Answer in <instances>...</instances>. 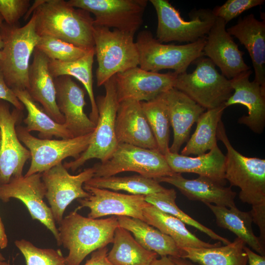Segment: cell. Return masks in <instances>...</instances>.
<instances>
[{"label": "cell", "instance_id": "cell-1", "mask_svg": "<svg viewBox=\"0 0 265 265\" xmlns=\"http://www.w3.org/2000/svg\"><path fill=\"white\" fill-rule=\"evenodd\" d=\"M217 139L227 150L225 178L230 186L240 189V201L251 206L253 222L260 230V238L265 244V159L248 157L237 151L230 143L221 120L218 125Z\"/></svg>", "mask_w": 265, "mask_h": 265}, {"label": "cell", "instance_id": "cell-2", "mask_svg": "<svg viewBox=\"0 0 265 265\" xmlns=\"http://www.w3.org/2000/svg\"><path fill=\"white\" fill-rule=\"evenodd\" d=\"M33 14L40 36L58 38L80 48H94V18L63 0H39Z\"/></svg>", "mask_w": 265, "mask_h": 265}, {"label": "cell", "instance_id": "cell-3", "mask_svg": "<svg viewBox=\"0 0 265 265\" xmlns=\"http://www.w3.org/2000/svg\"><path fill=\"white\" fill-rule=\"evenodd\" d=\"M58 225L60 244L68 250L66 265H80L90 253L112 243L119 226L117 216L93 219L77 211L63 217Z\"/></svg>", "mask_w": 265, "mask_h": 265}, {"label": "cell", "instance_id": "cell-4", "mask_svg": "<svg viewBox=\"0 0 265 265\" xmlns=\"http://www.w3.org/2000/svg\"><path fill=\"white\" fill-rule=\"evenodd\" d=\"M0 35L4 43L0 67L6 83L12 90H27L30 58L40 39L34 15L22 27L3 23Z\"/></svg>", "mask_w": 265, "mask_h": 265}, {"label": "cell", "instance_id": "cell-5", "mask_svg": "<svg viewBox=\"0 0 265 265\" xmlns=\"http://www.w3.org/2000/svg\"><path fill=\"white\" fill-rule=\"evenodd\" d=\"M133 36L116 29L94 26L98 86L104 85L117 73L138 67L139 55Z\"/></svg>", "mask_w": 265, "mask_h": 265}, {"label": "cell", "instance_id": "cell-6", "mask_svg": "<svg viewBox=\"0 0 265 265\" xmlns=\"http://www.w3.org/2000/svg\"><path fill=\"white\" fill-rule=\"evenodd\" d=\"M206 37L185 45L165 44L154 38L150 31L142 30L135 41L139 67L153 72L164 69L173 70L178 74L186 72L190 64L204 56Z\"/></svg>", "mask_w": 265, "mask_h": 265}, {"label": "cell", "instance_id": "cell-7", "mask_svg": "<svg viewBox=\"0 0 265 265\" xmlns=\"http://www.w3.org/2000/svg\"><path fill=\"white\" fill-rule=\"evenodd\" d=\"M106 94L96 99L98 110L96 127L87 149L76 159L65 162L67 169L74 172L92 159L101 162L108 159L118 144L115 133V121L119 105L114 76L104 84Z\"/></svg>", "mask_w": 265, "mask_h": 265}, {"label": "cell", "instance_id": "cell-8", "mask_svg": "<svg viewBox=\"0 0 265 265\" xmlns=\"http://www.w3.org/2000/svg\"><path fill=\"white\" fill-rule=\"evenodd\" d=\"M194 63L193 72L177 74L174 88L207 110L224 105L233 92L230 80L220 74L208 57H200Z\"/></svg>", "mask_w": 265, "mask_h": 265}, {"label": "cell", "instance_id": "cell-9", "mask_svg": "<svg viewBox=\"0 0 265 265\" xmlns=\"http://www.w3.org/2000/svg\"><path fill=\"white\" fill-rule=\"evenodd\" d=\"M158 17L156 39L160 43L171 41L196 42L206 37L216 17L212 10L199 9L189 13L190 21H185L179 11L167 0H150Z\"/></svg>", "mask_w": 265, "mask_h": 265}, {"label": "cell", "instance_id": "cell-10", "mask_svg": "<svg viewBox=\"0 0 265 265\" xmlns=\"http://www.w3.org/2000/svg\"><path fill=\"white\" fill-rule=\"evenodd\" d=\"M93 177L114 176L126 171L137 172L146 178L157 179L174 173L159 150L146 149L126 143H118L107 160L93 165Z\"/></svg>", "mask_w": 265, "mask_h": 265}, {"label": "cell", "instance_id": "cell-11", "mask_svg": "<svg viewBox=\"0 0 265 265\" xmlns=\"http://www.w3.org/2000/svg\"><path fill=\"white\" fill-rule=\"evenodd\" d=\"M16 130L20 141L30 154V165L25 176L42 173L68 157L77 159L88 147L93 133L58 140L36 137L21 125L16 126Z\"/></svg>", "mask_w": 265, "mask_h": 265}, {"label": "cell", "instance_id": "cell-12", "mask_svg": "<svg viewBox=\"0 0 265 265\" xmlns=\"http://www.w3.org/2000/svg\"><path fill=\"white\" fill-rule=\"evenodd\" d=\"M72 6L94 15V26L134 35L143 23L147 0H70Z\"/></svg>", "mask_w": 265, "mask_h": 265}, {"label": "cell", "instance_id": "cell-13", "mask_svg": "<svg viewBox=\"0 0 265 265\" xmlns=\"http://www.w3.org/2000/svg\"><path fill=\"white\" fill-rule=\"evenodd\" d=\"M61 162L41 173L46 190L45 198L58 224L62 220L67 206L73 201L89 196L90 193L83 186L95 173L93 166L75 175L70 174Z\"/></svg>", "mask_w": 265, "mask_h": 265}, {"label": "cell", "instance_id": "cell-14", "mask_svg": "<svg viewBox=\"0 0 265 265\" xmlns=\"http://www.w3.org/2000/svg\"><path fill=\"white\" fill-rule=\"evenodd\" d=\"M23 116V111L0 99V185L13 177L23 176L24 165L30 159L28 149L23 146L16 132V125Z\"/></svg>", "mask_w": 265, "mask_h": 265}, {"label": "cell", "instance_id": "cell-15", "mask_svg": "<svg viewBox=\"0 0 265 265\" xmlns=\"http://www.w3.org/2000/svg\"><path fill=\"white\" fill-rule=\"evenodd\" d=\"M46 188L41 173L13 177L5 184L0 185V200L6 203L10 199H17L25 205L32 219L38 220L49 230L58 245L60 239L58 228L51 209L44 199Z\"/></svg>", "mask_w": 265, "mask_h": 265}, {"label": "cell", "instance_id": "cell-16", "mask_svg": "<svg viewBox=\"0 0 265 265\" xmlns=\"http://www.w3.org/2000/svg\"><path fill=\"white\" fill-rule=\"evenodd\" d=\"M177 74L147 71L138 67L117 73L114 79L118 102L154 100L174 88Z\"/></svg>", "mask_w": 265, "mask_h": 265}, {"label": "cell", "instance_id": "cell-17", "mask_svg": "<svg viewBox=\"0 0 265 265\" xmlns=\"http://www.w3.org/2000/svg\"><path fill=\"white\" fill-rule=\"evenodd\" d=\"M83 187L90 195L79 199V208L89 209L88 217L96 219L107 215L125 216L145 222L143 210L150 203L145 201L144 195L125 194L85 184Z\"/></svg>", "mask_w": 265, "mask_h": 265}, {"label": "cell", "instance_id": "cell-18", "mask_svg": "<svg viewBox=\"0 0 265 265\" xmlns=\"http://www.w3.org/2000/svg\"><path fill=\"white\" fill-rule=\"evenodd\" d=\"M226 25L223 20L216 17L206 37L203 53L220 69L222 75L231 80L250 68L243 59L244 53L227 32Z\"/></svg>", "mask_w": 265, "mask_h": 265}, {"label": "cell", "instance_id": "cell-19", "mask_svg": "<svg viewBox=\"0 0 265 265\" xmlns=\"http://www.w3.org/2000/svg\"><path fill=\"white\" fill-rule=\"evenodd\" d=\"M56 102L64 117V124L73 137L83 136L95 130L96 124L84 111L85 91L69 76L54 79Z\"/></svg>", "mask_w": 265, "mask_h": 265}, {"label": "cell", "instance_id": "cell-20", "mask_svg": "<svg viewBox=\"0 0 265 265\" xmlns=\"http://www.w3.org/2000/svg\"><path fill=\"white\" fill-rule=\"evenodd\" d=\"M252 71L249 70L230 80L234 93L224 103L227 107L242 105L248 109L238 123L248 127L256 133L263 132L265 126V90L257 82L249 80Z\"/></svg>", "mask_w": 265, "mask_h": 265}, {"label": "cell", "instance_id": "cell-21", "mask_svg": "<svg viewBox=\"0 0 265 265\" xmlns=\"http://www.w3.org/2000/svg\"><path fill=\"white\" fill-rule=\"evenodd\" d=\"M118 143L159 150L139 102L127 100L119 103L115 121Z\"/></svg>", "mask_w": 265, "mask_h": 265}, {"label": "cell", "instance_id": "cell-22", "mask_svg": "<svg viewBox=\"0 0 265 265\" xmlns=\"http://www.w3.org/2000/svg\"><path fill=\"white\" fill-rule=\"evenodd\" d=\"M169 113L173 130V140L169 151L179 153L187 141L192 125L206 109L180 90L172 88L160 95Z\"/></svg>", "mask_w": 265, "mask_h": 265}, {"label": "cell", "instance_id": "cell-23", "mask_svg": "<svg viewBox=\"0 0 265 265\" xmlns=\"http://www.w3.org/2000/svg\"><path fill=\"white\" fill-rule=\"evenodd\" d=\"M155 180L159 183L164 182L174 186L190 200L227 208L236 206L237 193L231 186L226 187L206 177L199 176L194 179H187L181 174L175 173Z\"/></svg>", "mask_w": 265, "mask_h": 265}, {"label": "cell", "instance_id": "cell-24", "mask_svg": "<svg viewBox=\"0 0 265 265\" xmlns=\"http://www.w3.org/2000/svg\"><path fill=\"white\" fill-rule=\"evenodd\" d=\"M49 59L35 48L29 69L27 91L51 118L59 124H64V117L56 102L54 81L49 69Z\"/></svg>", "mask_w": 265, "mask_h": 265}, {"label": "cell", "instance_id": "cell-25", "mask_svg": "<svg viewBox=\"0 0 265 265\" xmlns=\"http://www.w3.org/2000/svg\"><path fill=\"white\" fill-rule=\"evenodd\" d=\"M237 38L248 51L255 72L254 80L265 90V23L253 14L238 19L237 23L226 29Z\"/></svg>", "mask_w": 265, "mask_h": 265}, {"label": "cell", "instance_id": "cell-26", "mask_svg": "<svg viewBox=\"0 0 265 265\" xmlns=\"http://www.w3.org/2000/svg\"><path fill=\"white\" fill-rule=\"evenodd\" d=\"M171 170L176 173H192L209 178L225 186L226 156L217 145L207 153L196 157L169 151L164 155Z\"/></svg>", "mask_w": 265, "mask_h": 265}, {"label": "cell", "instance_id": "cell-27", "mask_svg": "<svg viewBox=\"0 0 265 265\" xmlns=\"http://www.w3.org/2000/svg\"><path fill=\"white\" fill-rule=\"evenodd\" d=\"M145 222L171 237L177 246L183 248H210L219 246L220 241L210 243L204 241L190 232L185 224L151 204L143 210Z\"/></svg>", "mask_w": 265, "mask_h": 265}, {"label": "cell", "instance_id": "cell-28", "mask_svg": "<svg viewBox=\"0 0 265 265\" xmlns=\"http://www.w3.org/2000/svg\"><path fill=\"white\" fill-rule=\"evenodd\" d=\"M119 227L132 233L135 239L144 248L161 257L182 258V251L169 236L146 222L129 216H117Z\"/></svg>", "mask_w": 265, "mask_h": 265}, {"label": "cell", "instance_id": "cell-29", "mask_svg": "<svg viewBox=\"0 0 265 265\" xmlns=\"http://www.w3.org/2000/svg\"><path fill=\"white\" fill-rule=\"evenodd\" d=\"M206 205L213 213L218 226L229 230L256 253L265 256V244L253 232L250 212L242 211L236 206L227 208L210 204Z\"/></svg>", "mask_w": 265, "mask_h": 265}, {"label": "cell", "instance_id": "cell-30", "mask_svg": "<svg viewBox=\"0 0 265 265\" xmlns=\"http://www.w3.org/2000/svg\"><path fill=\"white\" fill-rule=\"evenodd\" d=\"M12 90L27 110V116L23 121L27 132H38L39 138L41 139H51L53 136L61 139L73 138L65 125L59 124L51 118L32 99L27 90Z\"/></svg>", "mask_w": 265, "mask_h": 265}, {"label": "cell", "instance_id": "cell-31", "mask_svg": "<svg viewBox=\"0 0 265 265\" xmlns=\"http://www.w3.org/2000/svg\"><path fill=\"white\" fill-rule=\"evenodd\" d=\"M245 245L237 237L233 242L222 246L182 248V258L200 265H247Z\"/></svg>", "mask_w": 265, "mask_h": 265}, {"label": "cell", "instance_id": "cell-32", "mask_svg": "<svg viewBox=\"0 0 265 265\" xmlns=\"http://www.w3.org/2000/svg\"><path fill=\"white\" fill-rule=\"evenodd\" d=\"M95 48L90 50L82 57L75 61L62 62L49 59V69L53 79L62 76L73 77L84 86L90 101L91 111L89 118L96 124L98 118V110L93 87L92 67Z\"/></svg>", "mask_w": 265, "mask_h": 265}, {"label": "cell", "instance_id": "cell-33", "mask_svg": "<svg viewBox=\"0 0 265 265\" xmlns=\"http://www.w3.org/2000/svg\"><path fill=\"white\" fill-rule=\"evenodd\" d=\"M112 243L107 257L113 265H151L159 256L144 248L130 232L119 226L115 231Z\"/></svg>", "mask_w": 265, "mask_h": 265}, {"label": "cell", "instance_id": "cell-34", "mask_svg": "<svg viewBox=\"0 0 265 265\" xmlns=\"http://www.w3.org/2000/svg\"><path fill=\"white\" fill-rule=\"evenodd\" d=\"M226 108L223 105L208 109L201 115L196 122V129L182 150L181 155L199 156L217 145V129Z\"/></svg>", "mask_w": 265, "mask_h": 265}, {"label": "cell", "instance_id": "cell-35", "mask_svg": "<svg viewBox=\"0 0 265 265\" xmlns=\"http://www.w3.org/2000/svg\"><path fill=\"white\" fill-rule=\"evenodd\" d=\"M92 187L123 190L132 194L147 195L165 190L155 179L146 178L140 175L130 176L93 177L85 184Z\"/></svg>", "mask_w": 265, "mask_h": 265}, {"label": "cell", "instance_id": "cell-36", "mask_svg": "<svg viewBox=\"0 0 265 265\" xmlns=\"http://www.w3.org/2000/svg\"><path fill=\"white\" fill-rule=\"evenodd\" d=\"M142 110L156 140L159 150L163 155L169 151V115L166 105L161 97L141 102Z\"/></svg>", "mask_w": 265, "mask_h": 265}, {"label": "cell", "instance_id": "cell-37", "mask_svg": "<svg viewBox=\"0 0 265 265\" xmlns=\"http://www.w3.org/2000/svg\"><path fill=\"white\" fill-rule=\"evenodd\" d=\"M177 193L174 189H166L165 190L145 196V201L155 206L160 210L167 213L186 224L206 234L212 239L220 241L226 245L230 240L223 237L209 228L202 224L181 210L176 203Z\"/></svg>", "mask_w": 265, "mask_h": 265}, {"label": "cell", "instance_id": "cell-38", "mask_svg": "<svg viewBox=\"0 0 265 265\" xmlns=\"http://www.w3.org/2000/svg\"><path fill=\"white\" fill-rule=\"evenodd\" d=\"M36 49L49 59L62 62L77 60L91 50H87L59 39L47 36H40Z\"/></svg>", "mask_w": 265, "mask_h": 265}, {"label": "cell", "instance_id": "cell-39", "mask_svg": "<svg viewBox=\"0 0 265 265\" xmlns=\"http://www.w3.org/2000/svg\"><path fill=\"white\" fill-rule=\"evenodd\" d=\"M14 243L26 265H66L65 257L59 249L39 248L24 239L16 240Z\"/></svg>", "mask_w": 265, "mask_h": 265}, {"label": "cell", "instance_id": "cell-40", "mask_svg": "<svg viewBox=\"0 0 265 265\" xmlns=\"http://www.w3.org/2000/svg\"><path fill=\"white\" fill-rule=\"evenodd\" d=\"M265 0H228L223 4L212 10L216 17L221 18L225 24L239 16L242 12L261 5Z\"/></svg>", "mask_w": 265, "mask_h": 265}, {"label": "cell", "instance_id": "cell-41", "mask_svg": "<svg viewBox=\"0 0 265 265\" xmlns=\"http://www.w3.org/2000/svg\"><path fill=\"white\" fill-rule=\"evenodd\" d=\"M29 6V0H0V14L6 24L16 25Z\"/></svg>", "mask_w": 265, "mask_h": 265}, {"label": "cell", "instance_id": "cell-42", "mask_svg": "<svg viewBox=\"0 0 265 265\" xmlns=\"http://www.w3.org/2000/svg\"><path fill=\"white\" fill-rule=\"evenodd\" d=\"M0 99L7 102L14 107L23 110L25 107L16 96L12 89L9 88L5 81L4 75L0 67Z\"/></svg>", "mask_w": 265, "mask_h": 265}, {"label": "cell", "instance_id": "cell-43", "mask_svg": "<svg viewBox=\"0 0 265 265\" xmlns=\"http://www.w3.org/2000/svg\"><path fill=\"white\" fill-rule=\"evenodd\" d=\"M108 248H100L91 253L90 258L83 265H113L108 260Z\"/></svg>", "mask_w": 265, "mask_h": 265}, {"label": "cell", "instance_id": "cell-44", "mask_svg": "<svg viewBox=\"0 0 265 265\" xmlns=\"http://www.w3.org/2000/svg\"><path fill=\"white\" fill-rule=\"evenodd\" d=\"M245 251L248 258L249 265H265V256L261 255L246 246Z\"/></svg>", "mask_w": 265, "mask_h": 265}, {"label": "cell", "instance_id": "cell-45", "mask_svg": "<svg viewBox=\"0 0 265 265\" xmlns=\"http://www.w3.org/2000/svg\"><path fill=\"white\" fill-rule=\"evenodd\" d=\"M8 242L4 226L0 216V248H5L7 246Z\"/></svg>", "mask_w": 265, "mask_h": 265}, {"label": "cell", "instance_id": "cell-46", "mask_svg": "<svg viewBox=\"0 0 265 265\" xmlns=\"http://www.w3.org/2000/svg\"><path fill=\"white\" fill-rule=\"evenodd\" d=\"M151 265H175L174 263L169 257H161L160 259H156Z\"/></svg>", "mask_w": 265, "mask_h": 265}, {"label": "cell", "instance_id": "cell-47", "mask_svg": "<svg viewBox=\"0 0 265 265\" xmlns=\"http://www.w3.org/2000/svg\"><path fill=\"white\" fill-rule=\"evenodd\" d=\"M175 265H194L187 259L180 257H172L169 256Z\"/></svg>", "mask_w": 265, "mask_h": 265}, {"label": "cell", "instance_id": "cell-48", "mask_svg": "<svg viewBox=\"0 0 265 265\" xmlns=\"http://www.w3.org/2000/svg\"><path fill=\"white\" fill-rule=\"evenodd\" d=\"M3 46H4V43L2 39V37L0 35V60H1L2 58V50L3 48Z\"/></svg>", "mask_w": 265, "mask_h": 265}, {"label": "cell", "instance_id": "cell-49", "mask_svg": "<svg viewBox=\"0 0 265 265\" xmlns=\"http://www.w3.org/2000/svg\"><path fill=\"white\" fill-rule=\"evenodd\" d=\"M0 265H10V264L5 261H0Z\"/></svg>", "mask_w": 265, "mask_h": 265}, {"label": "cell", "instance_id": "cell-50", "mask_svg": "<svg viewBox=\"0 0 265 265\" xmlns=\"http://www.w3.org/2000/svg\"><path fill=\"white\" fill-rule=\"evenodd\" d=\"M3 19L1 15V14H0V27L3 25Z\"/></svg>", "mask_w": 265, "mask_h": 265}, {"label": "cell", "instance_id": "cell-51", "mask_svg": "<svg viewBox=\"0 0 265 265\" xmlns=\"http://www.w3.org/2000/svg\"><path fill=\"white\" fill-rule=\"evenodd\" d=\"M5 258L3 257L2 254L0 252V261H5Z\"/></svg>", "mask_w": 265, "mask_h": 265}]
</instances>
